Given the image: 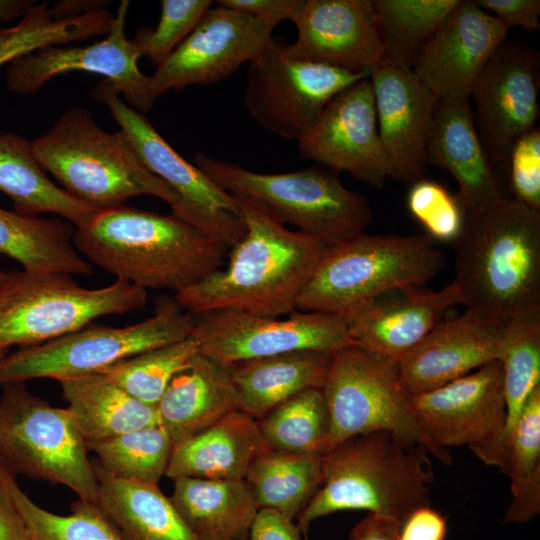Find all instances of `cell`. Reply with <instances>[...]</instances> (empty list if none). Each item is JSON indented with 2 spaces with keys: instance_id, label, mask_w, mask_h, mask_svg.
Instances as JSON below:
<instances>
[{
  "instance_id": "1",
  "label": "cell",
  "mask_w": 540,
  "mask_h": 540,
  "mask_svg": "<svg viewBox=\"0 0 540 540\" xmlns=\"http://www.w3.org/2000/svg\"><path fill=\"white\" fill-rule=\"evenodd\" d=\"M234 196L244 237L229 249L226 266L174 296L191 314L236 309L268 317L289 315L330 246L288 229L262 202Z\"/></svg>"
},
{
  "instance_id": "2",
  "label": "cell",
  "mask_w": 540,
  "mask_h": 540,
  "mask_svg": "<svg viewBox=\"0 0 540 540\" xmlns=\"http://www.w3.org/2000/svg\"><path fill=\"white\" fill-rule=\"evenodd\" d=\"M452 281L473 317L507 326L540 310V212L511 197L465 213Z\"/></svg>"
},
{
  "instance_id": "3",
  "label": "cell",
  "mask_w": 540,
  "mask_h": 540,
  "mask_svg": "<svg viewBox=\"0 0 540 540\" xmlns=\"http://www.w3.org/2000/svg\"><path fill=\"white\" fill-rule=\"evenodd\" d=\"M90 263L139 288L178 292L224 266L229 249L178 215L125 205L97 210L75 227Z\"/></svg>"
},
{
  "instance_id": "4",
  "label": "cell",
  "mask_w": 540,
  "mask_h": 540,
  "mask_svg": "<svg viewBox=\"0 0 540 540\" xmlns=\"http://www.w3.org/2000/svg\"><path fill=\"white\" fill-rule=\"evenodd\" d=\"M429 451L387 431L351 437L323 455L322 482L297 517L307 537L310 525L330 514L365 510L401 524L430 505L434 476Z\"/></svg>"
},
{
  "instance_id": "5",
  "label": "cell",
  "mask_w": 540,
  "mask_h": 540,
  "mask_svg": "<svg viewBox=\"0 0 540 540\" xmlns=\"http://www.w3.org/2000/svg\"><path fill=\"white\" fill-rule=\"evenodd\" d=\"M32 145L43 169L61 188L95 210L151 195L190 223L183 200L146 167L127 135L103 130L82 107L68 109Z\"/></svg>"
},
{
  "instance_id": "6",
  "label": "cell",
  "mask_w": 540,
  "mask_h": 540,
  "mask_svg": "<svg viewBox=\"0 0 540 540\" xmlns=\"http://www.w3.org/2000/svg\"><path fill=\"white\" fill-rule=\"evenodd\" d=\"M445 266L428 234L360 233L330 246L302 289L296 310L347 318L378 295L420 286Z\"/></svg>"
},
{
  "instance_id": "7",
  "label": "cell",
  "mask_w": 540,
  "mask_h": 540,
  "mask_svg": "<svg viewBox=\"0 0 540 540\" xmlns=\"http://www.w3.org/2000/svg\"><path fill=\"white\" fill-rule=\"evenodd\" d=\"M195 165L225 191L250 197L284 224L333 246L364 232L372 219L366 197L349 190L336 171L318 166L286 173H259L203 153Z\"/></svg>"
},
{
  "instance_id": "8",
  "label": "cell",
  "mask_w": 540,
  "mask_h": 540,
  "mask_svg": "<svg viewBox=\"0 0 540 540\" xmlns=\"http://www.w3.org/2000/svg\"><path fill=\"white\" fill-rule=\"evenodd\" d=\"M146 301V290L119 279L88 289L65 273L8 272L0 287V359L12 346L44 344L101 316L141 309Z\"/></svg>"
},
{
  "instance_id": "9",
  "label": "cell",
  "mask_w": 540,
  "mask_h": 540,
  "mask_svg": "<svg viewBox=\"0 0 540 540\" xmlns=\"http://www.w3.org/2000/svg\"><path fill=\"white\" fill-rule=\"evenodd\" d=\"M154 315L124 327L86 326L0 359V385L50 378L63 381L101 373L115 363L191 335L194 315L175 296L155 299Z\"/></svg>"
},
{
  "instance_id": "10",
  "label": "cell",
  "mask_w": 540,
  "mask_h": 540,
  "mask_svg": "<svg viewBox=\"0 0 540 540\" xmlns=\"http://www.w3.org/2000/svg\"><path fill=\"white\" fill-rule=\"evenodd\" d=\"M321 390L329 423L327 452L351 437L387 431L424 446L445 465L452 463L449 451L438 448L417 422L397 363L356 344L347 345L331 354Z\"/></svg>"
},
{
  "instance_id": "11",
  "label": "cell",
  "mask_w": 540,
  "mask_h": 540,
  "mask_svg": "<svg viewBox=\"0 0 540 540\" xmlns=\"http://www.w3.org/2000/svg\"><path fill=\"white\" fill-rule=\"evenodd\" d=\"M0 461L15 475L62 484L79 499L97 502L92 461L71 412L32 394L24 383L3 385Z\"/></svg>"
},
{
  "instance_id": "12",
  "label": "cell",
  "mask_w": 540,
  "mask_h": 540,
  "mask_svg": "<svg viewBox=\"0 0 540 540\" xmlns=\"http://www.w3.org/2000/svg\"><path fill=\"white\" fill-rule=\"evenodd\" d=\"M411 410L440 449L467 446L488 466L505 473L506 404L500 360L435 389L408 394Z\"/></svg>"
},
{
  "instance_id": "13",
  "label": "cell",
  "mask_w": 540,
  "mask_h": 540,
  "mask_svg": "<svg viewBox=\"0 0 540 540\" xmlns=\"http://www.w3.org/2000/svg\"><path fill=\"white\" fill-rule=\"evenodd\" d=\"M284 42L273 36L249 63L244 105L270 133L297 142L317 123L340 91L367 78L321 64L297 61L284 53Z\"/></svg>"
},
{
  "instance_id": "14",
  "label": "cell",
  "mask_w": 540,
  "mask_h": 540,
  "mask_svg": "<svg viewBox=\"0 0 540 540\" xmlns=\"http://www.w3.org/2000/svg\"><path fill=\"white\" fill-rule=\"evenodd\" d=\"M91 94L109 109L146 167L180 196L190 223L228 249L234 247L245 234L236 197L186 161L108 81L103 79Z\"/></svg>"
},
{
  "instance_id": "15",
  "label": "cell",
  "mask_w": 540,
  "mask_h": 540,
  "mask_svg": "<svg viewBox=\"0 0 540 540\" xmlns=\"http://www.w3.org/2000/svg\"><path fill=\"white\" fill-rule=\"evenodd\" d=\"M193 315L190 336L200 352L229 365L298 350L333 353L354 344L345 320L323 313L296 310L280 319L218 309Z\"/></svg>"
},
{
  "instance_id": "16",
  "label": "cell",
  "mask_w": 540,
  "mask_h": 540,
  "mask_svg": "<svg viewBox=\"0 0 540 540\" xmlns=\"http://www.w3.org/2000/svg\"><path fill=\"white\" fill-rule=\"evenodd\" d=\"M539 91V51L505 40L469 94L476 132L494 166L506 168L515 143L538 127Z\"/></svg>"
},
{
  "instance_id": "17",
  "label": "cell",
  "mask_w": 540,
  "mask_h": 540,
  "mask_svg": "<svg viewBox=\"0 0 540 540\" xmlns=\"http://www.w3.org/2000/svg\"><path fill=\"white\" fill-rule=\"evenodd\" d=\"M128 8L129 2L121 1L110 31L101 41L87 46H49L12 61L6 73L8 89L32 94L58 75L84 71L103 76L139 113L149 111L157 97L151 76L138 67L140 52L126 35Z\"/></svg>"
},
{
  "instance_id": "18",
  "label": "cell",
  "mask_w": 540,
  "mask_h": 540,
  "mask_svg": "<svg viewBox=\"0 0 540 540\" xmlns=\"http://www.w3.org/2000/svg\"><path fill=\"white\" fill-rule=\"evenodd\" d=\"M276 25L218 4L211 7L157 66L151 76L154 95L224 80L262 52Z\"/></svg>"
},
{
  "instance_id": "19",
  "label": "cell",
  "mask_w": 540,
  "mask_h": 540,
  "mask_svg": "<svg viewBox=\"0 0 540 540\" xmlns=\"http://www.w3.org/2000/svg\"><path fill=\"white\" fill-rule=\"evenodd\" d=\"M304 159L382 189L391 165L381 142L369 77L334 96L313 128L298 141Z\"/></svg>"
},
{
  "instance_id": "20",
  "label": "cell",
  "mask_w": 540,
  "mask_h": 540,
  "mask_svg": "<svg viewBox=\"0 0 540 540\" xmlns=\"http://www.w3.org/2000/svg\"><path fill=\"white\" fill-rule=\"evenodd\" d=\"M289 20L297 29L285 55L353 73L383 60L372 0H300Z\"/></svg>"
},
{
  "instance_id": "21",
  "label": "cell",
  "mask_w": 540,
  "mask_h": 540,
  "mask_svg": "<svg viewBox=\"0 0 540 540\" xmlns=\"http://www.w3.org/2000/svg\"><path fill=\"white\" fill-rule=\"evenodd\" d=\"M378 131L391 178L411 184L424 177L427 143L439 99L413 73L385 59L370 69Z\"/></svg>"
},
{
  "instance_id": "22",
  "label": "cell",
  "mask_w": 540,
  "mask_h": 540,
  "mask_svg": "<svg viewBox=\"0 0 540 540\" xmlns=\"http://www.w3.org/2000/svg\"><path fill=\"white\" fill-rule=\"evenodd\" d=\"M507 33L502 23L475 1L459 0L412 71L439 100L469 98Z\"/></svg>"
},
{
  "instance_id": "23",
  "label": "cell",
  "mask_w": 540,
  "mask_h": 540,
  "mask_svg": "<svg viewBox=\"0 0 540 540\" xmlns=\"http://www.w3.org/2000/svg\"><path fill=\"white\" fill-rule=\"evenodd\" d=\"M459 304L452 283L438 291L405 286L378 295L344 320L354 344L398 363Z\"/></svg>"
},
{
  "instance_id": "24",
  "label": "cell",
  "mask_w": 540,
  "mask_h": 540,
  "mask_svg": "<svg viewBox=\"0 0 540 540\" xmlns=\"http://www.w3.org/2000/svg\"><path fill=\"white\" fill-rule=\"evenodd\" d=\"M505 334L467 312L441 321L397 363L400 383L407 394L425 392L499 360Z\"/></svg>"
},
{
  "instance_id": "25",
  "label": "cell",
  "mask_w": 540,
  "mask_h": 540,
  "mask_svg": "<svg viewBox=\"0 0 540 540\" xmlns=\"http://www.w3.org/2000/svg\"><path fill=\"white\" fill-rule=\"evenodd\" d=\"M427 162L455 178L465 213L509 197L479 140L469 98L439 100L427 143Z\"/></svg>"
},
{
  "instance_id": "26",
  "label": "cell",
  "mask_w": 540,
  "mask_h": 540,
  "mask_svg": "<svg viewBox=\"0 0 540 540\" xmlns=\"http://www.w3.org/2000/svg\"><path fill=\"white\" fill-rule=\"evenodd\" d=\"M270 450L258 421L234 410L174 444L165 476L243 480L254 461Z\"/></svg>"
},
{
  "instance_id": "27",
  "label": "cell",
  "mask_w": 540,
  "mask_h": 540,
  "mask_svg": "<svg viewBox=\"0 0 540 540\" xmlns=\"http://www.w3.org/2000/svg\"><path fill=\"white\" fill-rule=\"evenodd\" d=\"M231 366L200 353L177 374L155 406L158 424L176 444L238 408Z\"/></svg>"
},
{
  "instance_id": "28",
  "label": "cell",
  "mask_w": 540,
  "mask_h": 540,
  "mask_svg": "<svg viewBox=\"0 0 540 540\" xmlns=\"http://www.w3.org/2000/svg\"><path fill=\"white\" fill-rule=\"evenodd\" d=\"M331 354L298 350L231 364L238 408L256 420L308 389H322Z\"/></svg>"
},
{
  "instance_id": "29",
  "label": "cell",
  "mask_w": 540,
  "mask_h": 540,
  "mask_svg": "<svg viewBox=\"0 0 540 540\" xmlns=\"http://www.w3.org/2000/svg\"><path fill=\"white\" fill-rule=\"evenodd\" d=\"M173 481L170 500L198 540H247L259 507L245 479Z\"/></svg>"
},
{
  "instance_id": "30",
  "label": "cell",
  "mask_w": 540,
  "mask_h": 540,
  "mask_svg": "<svg viewBox=\"0 0 540 540\" xmlns=\"http://www.w3.org/2000/svg\"><path fill=\"white\" fill-rule=\"evenodd\" d=\"M97 505L124 540H198L158 484L127 481L92 462Z\"/></svg>"
},
{
  "instance_id": "31",
  "label": "cell",
  "mask_w": 540,
  "mask_h": 540,
  "mask_svg": "<svg viewBox=\"0 0 540 540\" xmlns=\"http://www.w3.org/2000/svg\"><path fill=\"white\" fill-rule=\"evenodd\" d=\"M0 191L26 216L54 213L77 227L95 211L56 185L39 163L32 141L0 131Z\"/></svg>"
},
{
  "instance_id": "32",
  "label": "cell",
  "mask_w": 540,
  "mask_h": 540,
  "mask_svg": "<svg viewBox=\"0 0 540 540\" xmlns=\"http://www.w3.org/2000/svg\"><path fill=\"white\" fill-rule=\"evenodd\" d=\"M59 383L86 443L158 424L155 407L132 397L103 373Z\"/></svg>"
},
{
  "instance_id": "33",
  "label": "cell",
  "mask_w": 540,
  "mask_h": 540,
  "mask_svg": "<svg viewBox=\"0 0 540 540\" xmlns=\"http://www.w3.org/2000/svg\"><path fill=\"white\" fill-rule=\"evenodd\" d=\"M74 231L68 221L26 216L0 207V254L25 270L91 274V264L74 246Z\"/></svg>"
},
{
  "instance_id": "34",
  "label": "cell",
  "mask_w": 540,
  "mask_h": 540,
  "mask_svg": "<svg viewBox=\"0 0 540 540\" xmlns=\"http://www.w3.org/2000/svg\"><path fill=\"white\" fill-rule=\"evenodd\" d=\"M323 455L270 450L251 465L245 481L259 509L296 520L322 482Z\"/></svg>"
},
{
  "instance_id": "35",
  "label": "cell",
  "mask_w": 540,
  "mask_h": 540,
  "mask_svg": "<svg viewBox=\"0 0 540 540\" xmlns=\"http://www.w3.org/2000/svg\"><path fill=\"white\" fill-rule=\"evenodd\" d=\"M459 0H372L385 60L413 70Z\"/></svg>"
},
{
  "instance_id": "36",
  "label": "cell",
  "mask_w": 540,
  "mask_h": 540,
  "mask_svg": "<svg viewBox=\"0 0 540 540\" xmlns=\"http://www.w3.org/2000/svg\"><path fill=\"white\" fill-rule=\"evenodd\" d=\"M512 500L502 524H523L540 512V387L528 397L507 441Z\"/></svg>"
},
{
  "instance_id": "37",
  "label": "cell",
  "mask_w": 540,
  "mask_h": 540,
  "mask_svg": "<svg viewBox=\"0 0 540 540\" xmlns=\"http://www.w3.org/2000/svg\"><path fill=\"white\" fill-rule=\"evenodd\" d=\"M114 15L106 9L55 20L47 2L34 4L14 26L0 27V66L41 48L109 33Z\"/></svg>"
},
{
  "instance_id": "38",
  "label": "cell",
  "mask_w": 540,
  "mask_h": 540,
  "mask_svg": "<svg viewBox=\"0 0 540 540\" xmlns=\"http://www.w3.org/2000/svg\"><path fill=\"white\" fill-rule=\"evenodd\" d=\"M15 476L0 461V478L22 516L28 540H124L97 503L78 499L69 515H58L33 502Z\"/></svg>"
},
{
  "instance_id": "39",
  "label": "cell",
  "mask_w": 540,
  "mask_h": 540,
  "mask_svg": "<svg viewBox=\"0 0 540 540\" xmlns=\"http://www.w3.org/2000/svg\"><path fill=\"white\" fill-rule=\"evenodd\" d=\"M273 450L324 455L328 446V413L321 389L305 390L257 420Z\"/></svg>"
},
{
  "instance_id": "40",
  "label": "cell",
  "mask_w": 540,
  "mask_h": 540,
  "mask_svg": "<svg viewBox=\"0 0 540 540\" xmlns=\"http://www.w3.org/2000/svg\"><path fill=\"white\" fill-rule=\"evenodd\" d=\"M86 445L111 475L145 484H158L165 476L174 446L159 424Z\"/></svg>"
},
{
  "instance_id": "41",
  "label": "cell",
  "mask_w": 540,
  "mask_h": 540,
  "mask_svg": "<svg viewBox=\"0 0 540 540\" xmlns=\"http://www.w3.org/2000/svg\"><path fill=\"white\" fill-rule=\"evenodd\" d=\"M506 404L505 444L532 392L540 387V310L506 326L500 356Z\"/></svg>"
},
{
  "instance_id": "42",
  "label": "cell",
  "mask_w": 540,
  "mask_h": 540,
  "mask_svg": "<svg viewBox=\"0 0 540 540\" xmlns=\"http://www.w3.org/2000/svg\"><path fill=\"white\" fill-rule=\"evenodd\" d=\"M196 340H183L131 356L101 373L137 400L155 407L171 380L200 354Z\"/></svg>"
},
{
  "instance_id": "43",
  "label": "cell",
  "mask_w": 540,
  "mask_h": 540,
  "mask_svg": "<svg viewBox=\"0 0 540 540\" xmlns=\"http://www.w3.org/2000/svg\"><path fill=\"white\" fill-rule=\"evenodd\" d=\"M161 3L157 26L141 28L131 39L141 56L148 57L157 66L184 41L213 6L211 0H163Z\"/></svg>"
},
{
  "instance_id": "44",
  "label": "cell",
  "mask_w": 540,
  "mask_h": 540,
  "mask_svg": "<svg viewBox=\"0 0 540 540\" xmlns=\"http://www.w3.org/2000/svg\"><path fill=\"white\" fill-rule=\"evenodd\" d=\"M406 204L410 214L435 241L452 243L461 233L464 208L458 196L441 183L424 177L411 183Z\"/></svg>"
},
{
  "instance_id": "45",
  "label": "cell",
  "mask_w": 540,
  "mask_h": 540,
  "mask_svg": "<svg viewBox=\"0 0 540 540\" xmlns=\"http://www.w3.org/2000/svg\"><path fill=\"white\" fill-rule=\"evenodd\" d=\"M506 168L512 199L540 212V129L523 135L514 145Z\"/></svg>"
},
{
  "instance_id": "46",
  "label": "cell",
  "mask_w": 540,
  "mask_h": 540,
  "mask_svg": "<svg viewBox=\"0 0 540 540\" xmlns=\"http://www.w3.org/2000/svg\"><path fill=\"white\" fill-rule=\"evenodd\" d=\"M475 3L486 12H493L508 31L515 26L529 32L540 29L539 0H476Z\"/></svg>"
},
{
  "instance_id": "47",
  "label": "cell",
  "mask_w": 540,
  "mask_h": 540,
  "mask_svg": "<svg viewBox=\"0 0 540 540\" xmlns=\"http://www.w3.org/2000/svg\"><path fill=\"white\" fill-rule=\"evenodd\" d=\"M447 520L430 505L411 512L400 526L398 540H445Z\"/></svg>"
},
{
  "instance_id": "48",
  "label": "cell",
  "mask_w": 540,
  "mask_h": 540,
  "mask_svg": "<svg viewBox=\"0 0 540 540\" xmlns=\"http://www.w3.org/2000/svg\"><path fill=\"white\" fill-rule=\"evenodd\" d=\"M247 540H307L294 520L271 509H259Z\"/></svg>"
},
{
  "instance_id": "49",
  "label": "cell",
  "mask_w": 540,
  "mask_h": 540,
  "mask_svg": "<svg viewBox=\"0 0 540 540\" xmlns=\"http://www.w3.org/2000/svg\"><path fill=\"white\" fill-rule=\"evenodd\" d=\"M300 0H219L220 6L242 12L251 17L280 23L289 20Z\"/></svg>"
},
{
  "instance_id": "50",
  "label": "cell",
  "mask_w": 540,
  "mask_h": 540,
  "mask_svg": "<svg viewBox=\"0 0 540 540\" xmlns=\"http://www.w3.org/2000/svg\"><path fill=\"white\" fill-rule=\"evenodd\" d=\"M400 526L395 519L368 513L354 526L348 540H398Z\"/></svg>"
},
{
  "instance_id": "51",
  "label": "cell",
  "mask_w": 540,
  "mask_h": 540,
  "mask_svg": "<svg viewBox=\"0 0 540 540\" xmlns=\"http://www.w3.org/2000/svg\"><path fill=\"white\" fill-rule=\"evenodd\" d=\"M0 540H28L20 512L0 478Z\"/></svg>"
},
{
  "instance_id": "52",
  "label": "cell",
  "mask_w": 540,
  "mask_h": 540,
  "mask_svg": "<svg viewBox=\"0 0 540 540\" xmlns=\"http://www.w3.org/2000/svg\"><path fill=\"white\" fill-rule=\"evenodd\" d=\"M109 3V1L99 0H65L57 2L49 8V12L55 20L70 19L103 10Z\"/></svg>"
},
{
  "instance_id": "53",
  "label": "cell",
  "mask_w": 540,
  "mask_h": 540,
  "mask_svg": "<svg viewBox=\"0 0 540 540\" xmlns=\"http://www.w3.org/2000/svg\"><path fill=\"white\" fill-rule=\"evenodd\" d=\"M34 4L33 0H0V21L23 17Z\"/></svg>"
},
{
  "instance_id": "54",
  "label": "cell",
  "mask_w": 540,
  "mask_h": 540,
  "mask_svg": "<svg viewBox=\"0 0 540 540\" xmlns=\"http://www.w3.org/2000/svg\"><path fill=\"white\" fill-rule=\"evenodd\" d=\"M8 272H5L0 265V287L4 284L7 279Z\"/></svg>"
}]
</instances>
